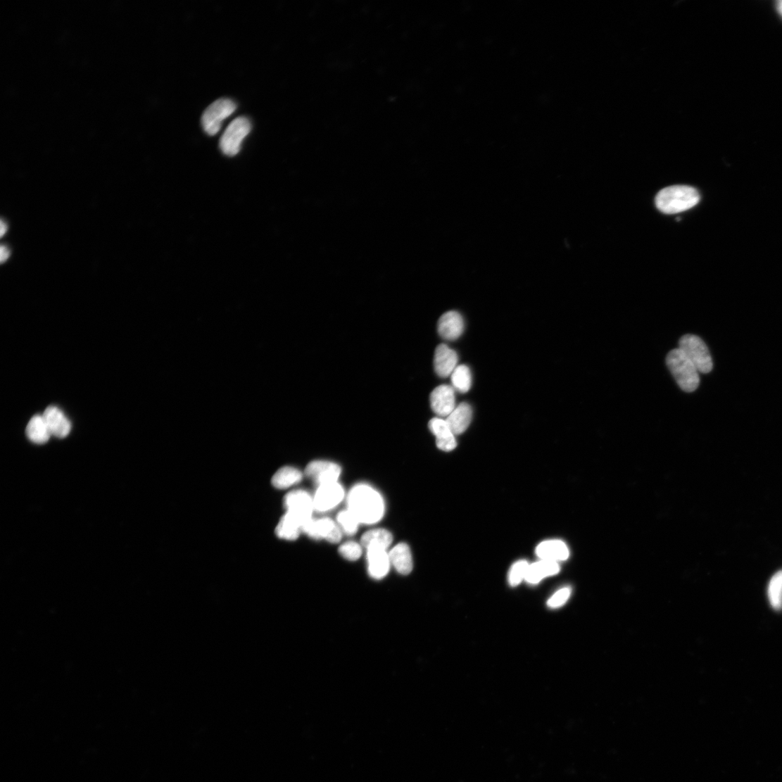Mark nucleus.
Returning a JSON list of instances; mask_svg holds the SVG:
<instances>
[{"label":"nucleus","instance_id":"1","mask_svg":"<svg viewBox=\"0 0 782 782\" xmlns=\"http://www.w3.org/2000/svg\"><path fill=\"white\" fill-rule=\"evenodd\" d=\"M348 506L360 523L367 524L379 522L385 511L382 496L365 484H360L351 490L348 496Z\"/></svg>","mask_w":782,"mask_h":782},{"label":"nucleus","instance_id":"2","mask_svg":"<svg viewBox=\"0 0 782 782\" xmlns=\"http://www.w3.org/2000/svg\"><path fill=\"white\" fill-rule=\"evenodd\" d=\"M700 200L698 191L688 186H673L662 190L655 198L657 208L665 214H676L690 210Z\"/></svg>","mask_w":782,"mask_h":782},{"label":"nucleus","instance_id":"3","mask_svg":"<svg viewBox=\"0 0 782 782\" xmlns=\"http://www.w3.org/2000/svg\"><path fill=\"white\" fill-rule=\"evenodd\" d=\"M667 365L681 389L687 393L695 391L700 385L699 371L679 348L671 351Z\"/></svg>","mask_w":782,"mask_h":782},{"label":"nucleus","instance_id":"4","mask_svg":"<svg viewBox=\"0 0 782 782\" xmlns=\"http://www.w3.org/2000/svg\"><path fill=\"white\" fill-rule=\"evenodd\" d=\"M679 348L694 364L699 372L707 374L713 370V360L709 348L698 336L688 334L680 339Z\"/></svg>","mask_w":782,"mask_h":782},{"label":"nucleus","instance_id":"5","mask_svg":"<svg viewBox=\"0 0 782 782\" xmlns=\"http://www.w3.org/2000/svg\"><path fill=\"white\" fill-rule=\"evenodd\" d=\"M251 124L249 120L244 117L235 119L222 134L220 146L227 156L234 157L240 151L241 144L246 137L250 133Z\"/></svg>","mask_w":782,"mask_h":782},{"label":"nucleus","instance_id":"6","mask_svg":"<svg viewBox=\"0 0 782 782\" xmlns=\"http://www.w3.org/2000/svg\"><path fill=\"white\" fill-rule=\"evenodd\" d=\"M236 109L237 104L232 99H220L215 101L206 109L201 118L205 132L210 136L217 134L223 120L232 115Z\"/></svg>","mask_w":782,"mask_h":782},{"label":"nucleus","instance_id":"7","mask_svg":"<svg viewBox=\"0 0 782 782\" xmlns=\"http://www.w3.org/2000/svg\"><path fill=\"white\" fill-rule=\"evenodd\" d=\"M302 532L313 539H324L332 543H338L342 537L340 528L329 518H312L303 526Z\"/></svg>","mask_w":782,"mask_h":782},{"label":"nucleus","instance_id":"8","mask_svg":"<svg viewBox=\"0 0 782 782\" xmlns=\"http://www.w3.org/2000/svg\"><path fill=\"white\" fill-rule=\"evenodd\" d=\"M284 505L287 512L299 518L305 524L313 518V498L307 491L297 490L289 493L285 497Z\"/></svg>","mask_w":782,"mask_h":782},{"label":"nucleus","instance_id":"9","mask_svg":"<svg viewBox=\"0 0 782 782\" xmlns=\"http://www.w3.org/2000/svg\"><path fill=\"white\" fill-rule=\"evenodd\" d=\"M343 496V488L338 482L320 486L313 498L315 510L329 511L339 505Z\"/></svg>","mask_w":782,"mask_h":782},{"label":"nucleus","instance_id":"10","mask_svg":"<svg viewBox=\"0 0 782 782\" xmlns=\"http://www.w3.org/2000/svg\"><path fill=\"white\" fill-rule=\"evenodd\" d=\"M341 467L333 462L314 461L305 470L306 475L320 486L336 483L341 474Z\"/></svg>","mask_w":782,"mask_h":782},{"label":"nucleus","instance_id":"11","mask_svg":"<svg viewBox=\"0 0 782 782\" xmlns=\"http://www.w3.org/2000/svg\"><path fill=\"white\" fill-rule=\"evenodd\" d=\"M430 398L431 408L439 417H447L456 408L455 392L449 386L437 387L431 393Z\"/></svg>","mask_w":782,"mask_h":782},{"label":"nucleus","instance_id":"12","mask_svg":"<svg viewBox=\"0 0 782 782\" xmlns=\"http://www.w3.org/2000/svg\"><path fill=\"white\" fill-rule=\"evenodd\" d=\"M50 433L58 439H65L70 433L71 423L58 408L50 406L42 415Z\"/></svg>","mask_w":782,"mask_h":782},{"label":"nucleus","instance_id":"13","mask_svg":"<svg viewBox=\"0 0 782 782\" xmlns=\"http://www.w3.org/2000/svg\"><path fill=\"white\" fill-rule=\"evenodd\" d=\"M464 329L463 317L457 312H448L443 314L439 320L438 332L439 335L445 340L453 341L458 339L463 334Z\"/></svg>","mask_w":782,"mask_h":782},{"label":"nucleus","instance_id":"14","mask_svg":"<svg viewBox=\"0 0 782 782\" xmlns=\"http://www.w3.org/2000/svg\"><path fill=\"white\" fill-rule=\"evenodd\" d=\"M368 572L374 579H381L389 573L391 561L386 550L378 548L367 549Z\"/></svg>","mask_w":782,"mask_h":782},{"label":"nucleus","instance_id":"15","mask_svg":"<svg viewBox=\"0 0 782 782\" xmlns=\"http://www.w3.org/2000/svg\"><path fill=\"white\" fill-rule=\"evenodd\" d=\"M458 356L455 351L446 344L439 345L434 357L435 371L439 377H447L458 367Z\"/></svg>","mask_w":782,"mask_h":782},{"label":"nucleus","instance_id":"16","mask_svg":"<svg viewBox=\"0 0 782 782\" xmlns=\"http://www.w3.org/2000/svg\"><path fill=\"white\" fill-rule=\"evenodd\" d=\"M429 428L436 437V445L443 451H450L457 447L455 436L446 420L434 418L429 422Z\"/></svg>","mask_w":782,"mask_h":782},{"label":"nucleus","instance_id":"17","mask_svg":"<svg viewBox=\"0 0 782 782\" xmlns=\"http://www.w3.org/2000/svg\"><path fill=\"white\" fill-rule=\"evenodd\" d=\"M537 556L542 560L565 561L569 558V550L562 541H546L540 543L536 550Z\"/></svg>","mask_w":782,"mask_h":782},{"label":"nucleus","instance_id":"18","mask_svg":"<svg viewBox=\"0 0 782 782\" xmlns=\"http://www.w3.org/2000/svg\"><path fill=\"white\" fill-rule=\"evenodd\" d=\"M472 418V410L467 403H462L447 417L446 421L454 436L461 435L468 428Z\"/></svg>","mask_w":782,"mask_h":782},{"label":"nucleus","instance_id":"19","mask_svg":"<svg viewBox=\"0 0 782 782\" xmlns=\"http://www.w3.org/2000/svg\"><path fill=\"white\" fill-rule=\"evenodd\" d=\"M391 564L401 574H409L413 569V561L410 547L406 543H399L389 553Z\"/></svg>","mask_w":782,"mask_h":782},{"label":"nucleus","instance_id":"20","mask_svg":"<svg viewBox=\"0 0 782 782\" xmlns=\"http://www.w3.org/2000/svg\"><path fill=\"white\" fill-rule=\"evenodd\" d=\"M560 571L557 562L541 560L529 566L525 580L529 584H538L544 578L557 574Z\"/></svg>","mask_w":782,"mask_h":782},{"label":"nucleus","instance_id":"21","mask_svg":"<svg viewBox=\"0 0 782 782\" xmlns=\"http://www.w3.org/2000/svg\"><path fill=\"white\" fill-rule=\"evenodd\" d=\"M303 526L304 522L294 515L286 512L277 526L275 532L277 537L282 539L293 541L298 538Z\"/></svg>","mask_w":782,"mask_h":782},{"label":"nucleus","instance_id":"22","mask_svg":"<svg viewBox=\"0 0 782 782\" xmlns=\"http://www.w3.org/2000/svg\"><path fill=\"white\" fill-rule=\"evenodd\" d=\"M26 433L30 441L38 445L46 443L52 436L42 415H35L30 420Z\"/></svg>","mask_w":782,"mask_h":782},{"label":"nucleus","instance_id":"23","mask_svg":"<svg viewBox=\"0 0 782 782\" xmlns=\"http://www.w3.org/2000/svg\"><path fill=\"white\" fill-rule=\"evenodd\" d=\"M393 536L386 529H374L364 534L362 545L367 549L378 548L386 550L392 543Z\"/></svg>","mask_w":782,"mask_h":782},{"label":"nucleus","instance_id":"24","mask_svg":"<svg viewBox=\"0 0 782 782\" xmlns=\"http://www.w3.org/2000/svg\"><path fill=\"white\" fill-rule=\"evenodd\" d=\"M302 473L291 467H285L277 471L272 477V485L279 489L290 488L302 480Z\"/></svg>","mask_w":782,"mask_h":782},{"label":"nucleus","instance_id":"25","mask_svg":"<svg viewBox=\"0 0 782 782\" xmlns=\"http://www.w3.org/2000/svg\"><path fill=\"white\" fill-rule=\"evenodd\" d=\"M450 376L453 389L462 393L469 391L472 385V374L467 366H458Z\"/></svg>","mask_w":782,"mask_h":782},{"label":"nucleus","instance_id":"26","mask_svg":"<svg viewBox=\"0 0 782 782\" xmlns=\"http://www.w3.org/2000/svg\"><path fill=\"white\" fill-rule=\"evenodd\" d=\"M768 595L771 607L780 610L782 608V571L776 572L771 579Z\"/></svg>","mask_w":782,"mask_h":782},{"label":"nucleus","instance_id":"27","mask_svg":"<svg viewBox=\"0 0 782 782\" xmlns=\"http://www.w3.org/2000/svg\"><path fill=\"white\" fill-rule=\"evenodd\" d=\"M337 521L343 532L348 536L356 534L360 524L356 515L349 510L341 512L337 517Z\"/></svg>","mask_w":782,"mask_h":782},{"label":"nucleus","instance_id":"28","mask_svg":"<svg viewBox=\"0 0 782 782\" xmlns=\"http://www.w3.org/2000/svg\"><path fill=\"white\" fill-rule=\"evenodd\" d=\"M529 566L526 561L521 560L512 567L509 574V582L512 586H517L525 579Z\"/></svg>","mask_w":782,"mask_h":782},{"label":"nucleus","instance_id":"29","mask_svg":"<svg viewBox=\"0 0 782 782\" xmlns=\"http://www.w3.org/2000/svg\"><path fill=\"white\" fill-rule=\"evenodd\" d=\"M339 550L341 557L351 562L358 560L361 557L362 553L361 545L353 541L343 543L340 546Z\"/></svg>","mask_w":782,"mask_h":782},{"label":"nucleus","instance_id":"30","mask_svg":"<svg viewBox=\"0 0 782 782\" xmlns=\"http://www.w3.org/2000/svg\"><path fill=\"white\" fill-rule=\"evenodd\" d=\"M571 592L572 591L569 588H565L560 590L548 600V607L551 609H557L562 607L569 598Z\"/></svg>","mask_w":782,"mask_h":782},{"label":"nucleus","instance_id":"31","mask_svg":"<svg viewBox=\"0 0 782 782\" xmlns=\"http://www.w3.org/2000/svg\"><path fill=\"white\" fill-rule=\"evenodd\" d=\"M0 251H1V258H0V260H1L2 263H4L10 257V251L6 246H2L1 248H0Z\"/></svg>","mask_w":782,"mask_h":782},{"label":"nucleus","instance_id":"32","mask_svg":"<svg viewBox=\"0 0 782 782\" xmlns=\"http://www.w3.org/2000/svg\"><path fill=\"white\" fill-rule=\"evenodd\" d=\"M8 231V226L4 220L1 221V237H4Z\"/></svg>","mask_w":782,"mask_h":782},{"label":"nucleus","instance_id":"33","mask_svg":"<svg viewBox=\"0 0 782 782\" xmlns=\"http://www.w3.org/2000/svg\"><path fill=\"white\" fill-rule=\"evenodd\" d=\"M777 9H778V13H780V14L781 15V16H782V0H781V1H779V2H778V3L777 4Z\"/></svg>","mask_w":782,"mask_h":782}]
</instances>
